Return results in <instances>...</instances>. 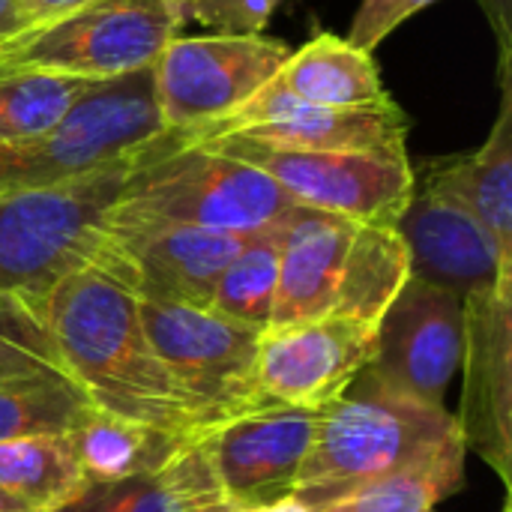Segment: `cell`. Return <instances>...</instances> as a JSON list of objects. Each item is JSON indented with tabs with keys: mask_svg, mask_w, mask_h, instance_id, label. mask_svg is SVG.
Returning a JSON list of instances; mask_svg holds the SVG:
<instances>
[{
	"mask_svg": "<svg viewBox=\"0 0 512 512\" xmlns=\"http://www.w3.org/2000/svg\"><path fill=\"white\" fill-rule=\"evenodd\" d=\"M144 333L183 393L198 435L270 408L258 387L261 333L210 306L138 297Z\"/></svg>",
	"mask_w": 512,
	"mask_h": 512,
	"instance_id": "8992f818",
	"label": "cell"
},
{
	"mask_svg": "<svg viewBox=\"0 0 512 512\" xmlns=\"http://www.w3.org/2000/svg\"><path fill=\"white\" fill-rule=\"evenodd\" d=\"M432 3L438 0H363L354 15L348 42L363 51H375L396 27H402L414 12Z\"/></svg>",
	"mask_w": 512,
	"mask_h": 512,
	"instance_id": "f546056e",
	"label": "cell"
},
{
	"mask_svg": "<svg viewBox=\"0 0 512 512\" xmlns=\"http://www.w3.org/2000/svg\"><path fill=\"white\" fill-rule=\"evenodd\" d=\"M27 27H30V21H27L21 3L18 0H0V45L15 39Z\"/></svg>",
	"mask_w": 512,
	"mask_h": 512,
	"instance_id": "d6a6232c",
	"label": "cell"
},
{
	"mask_svg": "<svg viewBox=\"0 0 512 512\" xmlns=\"http://www.w3.org/2000/svg\"><path fill=\"white\" fill-rule=\"evenodd\" d=\"M279 231V285L270 327L330 318L357 222L309 207H291Z\"/></svg>",
	"mask_w": 512,
	"mask_h": 512,
	"instance_id": "e0dca14e",
	"label": "cell"
},
{
	"mask_svg": "<svg viewBox=\"0 0 512 512\" xmlns=\"http://www.w3.org/2000/svg\"><path fill=\"white\" fill-rule=\"evenodd\" d=\"M512 273L462 297V405L456 417L474 450L510 489L512 453Z\"/></svg>",
	"mask_w": 512,
	"mask_h": 512,
	"instance_id": "8fae6325",
	"label": "cell"
},
{
	"mask_svg": "<svg viewBox=\"0 0 512 512\" xmlns=\"http://www.w3.org/2000/svg\"><path fill=\"white\" fill-rule=\"evenodd\" d=\"M252 237L132 219L108 210L93 261L120 276L138 297L207 306L222 270Z\"/></svg>",
	"mask_w": 512,
	"mask_h": 512,
	"instance_id": "30bf717a",
	"label": "cell"
},
{
	"mask_svg": "<svg viewBox=\"0 0 512 512\" xmlns=\"http://www.w3.org/2000/svg\"><path fill=\"white\" fill-rule=\"evenodd\" d=\"M408 249L411 276L468 297L512 273L495 237L456 201L414 183L411 201L393 225Z\"/></svg>",
	"mask_w": 512,
	"mask_h": 512,
	"instance_id": "2e32d148",
	"label": "cell"
},
{
	"mask_svg": "<svg viewBox=\"0 0 512 512\" xmlns=\"http://www.w3.org/2000/svg\"><path fill=\"white\" fill-rule=\"evenodd\" d=\"M375 351V327L315 318L267 327L258 339V387L267 405L324 411L345 396Z\"/></svg>",
	"mask_w": 512,
	"mask_h": 512,
	"instance_id": "4fadbf2b",
	"label": "cell"
},
{
	"mask_svg": "<svg viewBox=\"0 0 512 512\" xmlns=\"http://www.w3.org/2000/svg\"><path fill=\"white\" fill-rule=\"evenodd\" d=\"M321 411L270 405L204 438L225 501L252 510L294 495Z\"/></svg>",
	"mask_w": 512,
	"mask_h": 512,
	"instance_id": "9a60e30c",
	"label": "cell"
},
{
	"mask_svg": "<svg viewBox=\"0 0 512 512\" xmlns=\"http://www.w3.org/2000/svg\"><path fill=\"white\" fill-rule=\"evenodd\" d=\"M18 3H21L27 21H30V27H33V24L60 18V15H66V12H72V9L90 3V0H18Z\"/></svg>",
	"mask_w": 512,
	"mask_h": 512,
	"instance_id": "1f68e13d",
	"label": "cell"
},
{
	"mask_svg": "<svg viewBox=\"0 0 512 512\" xmlns=\"http://www.w3.org/2000/svg\"><path fill=\"white\" fill-rule=\"evenodd\" d=\"M66 375L108 414L198 438L195 417L156 357L138 294L99 261L66 273L42 297Z\"/></svg>",
	"mask_w": 512,
	"mask_h": 512,
	"instance_id": "6da1fadb",
	"label": "cell"
},
{
	"mask_svg": "<svg viewBox=\"0 0 512 512\" xmlns=\"http://www.w3.org/2000/svg\"><path fill=\"white\" fill-rule=\"evenodd\" d=\"M195 441L198 438L126 420L99 408H93L84 417V423L75 432H69V444L84 477V486L114 483L156 471Z\"/></svg>",
	"mask_w": 512,
	"mask_h": 512,
	"instance_id": "44dd1931",
	"label": "cell"
},
{
	"mask_svg": "<svg viewBox=\"0 0 512 512\" xmlns=\"http://www.w3.org/2000/svg\"><path fill=\"white\" fill-rule=\"evenodd\" d=\"M183 24V0H90L3 42L0 66L105 81L153 66Z\"/></svg>",
	"mask_w": 512,
	"mask_h": 512,
	"instance_id": "52a82bcc",
	"label": "cell"
},
{
	"mask_svg": "<svg viewBox=\"0 0 512 512\" xmlns=\"http://www.w3.org/2000/svg\"><path fill=\"white\" fill-rule=\"evenodd\" d=\"M90 84L75 75L0 66V147L48 132Z\"/></svg>",
	"mask_w": 512,
	"mask_h": 512,
	"instance_id": "d4e9b609",
	"label": "cell"
},
{
	"mask_svg": "<svg viewBox=\"0 0 512 512\" xmlns=\"http://www.w3.org/2000/svg\"><path fill=\"white\" fill-rule=\"evenodd\" d=\"M141 159V156H138ZM138 159L42 189L0 192V294L45 297L93 261L105 216Z\"/></svg>",
	"mask_w": 512,
	"mask_h": 512,
	"instance_id": "5b68a950",
	"label": "cell"
},
{
	"mask_svg": "<svg viewBox=\"0 0 512 512\" xmlns=\"http://www.w3.org/2000/svg\"><path fill=\"white\" fill-rule=\"evenodd\" d=\"M453 441L459 429L444 405L381 390L357 375L345 396L321 411L294 495L309 510H327Z\"/></svg>",
	"mask_w": 512,
	"mask_h": 512,
	"instance_id": "7a4b0ae2",
	"label": "cell"
},
{
	"mask_svg": "<svg viewBox=\"0 0 512 512\" xmlns=\"http://www.w3.org/2000/svg\"><path fill=\"white\" fill-rule=\"evenodd\" d=\"M165 132L153 66L93 81L48 132L0 147V192L57 186L138 159Z\"/></svg>",
	"mask_w": 512,
	"mask_h": 512,
	"instance_id": "277c9868",
	"label": "cell"
},
{
	"mask_svg": "<svg viewBox=\"0 0 512 512\" xmlns=\"http://www.w3.org/2000/svg\"><path fill=\"white\" fill-rule=\"evenodd\" d=\"M282 0H183L186 18L201 21L219 36H261Z\"/></svg>",
	"mask_w": 512,
	"mask_h": 512,
	"instance_id": "f1b7e54d",
	"label": "cell"
},
{
	"mask_svg": "<svg viewBox=\"0 0 512 512\" xmlns=\"http://www.w3.org/2000/svg\"><path fill=\"white\" fill-rule=\"evenodd\" d=\"M408 129L411 120L396 102L384 108H318L294 99L273 75L246 105L207 126L195 144L240 135L303 150H405Z\"/></svg>",
	"mask_w": 512,
	"mask_h": 512,
	"instance_id": "5bb4252c",
	"label": "cell"
},
{
	"mask_svg": "<svg viewBox=\"0 0 512 512\" xmlns=\"http://www.w3.org/2000/svg\"><path fill=\"white\" fill-rule=\"evenodd\" d=\"M501 111L486 144L450 162L432 165L414 183L462 204L512 258V87L510 72L501 75Z\"/></svg>",
	"mask_w": 512,
	"mask_h": 512,
	"instance_id": "ac0fdd59",
	"label": "cell"
},
{
	"mask_svg": "<svg viewBox=\"0 0 512 512\" xmlns=\"http://www.w3.org/2000/svg\"><path fill=\"white\" fill-rule=\"evenodd\" d=\"M204 147L255 165L294 204L357 225L393 228L414 192V165L405 150H303L240 135H222Z\"/></svg>",
	"mask_w": 512,
	"mask_h": 512,
	"instance_id": "ba28073f",
	"label": "cell"
},
{
	"mask_svg": "<svg viewBox=\"0 0 512 512\" xmlns=\"http://www.w3.org/2000/svg\"><path fill=\"white\" fill-rule=\"evenodd\" d=\"M291 57L282 39L267 36H177L153 63L156 102L165 129L180 147L246 105Z\"/></svg>",
	"mask_w": 512,
	"mask_h": 512,
	"instance_id": "9c48e42d",
	"label": "cell"
},
{
	"mask_svg": "<svg viewBox=\"0 0 512 512\" xmlns=\"http://www.w3.org/2000/svg\"><path fill=\"white\" fill-rule=\"evenodd\" d=\"M465 444L462 438L441 447L429 459L396 471L378 483L357 489L327 510L336 512H435V507L462 486Z\"/></svg>",
	"mask_w": 512,
	"mask_h": 512,
	"instance_id": "cb8c5ba5",
	"label": "cell"
},
{
	"mask_svg": "<svg viewBox=\"0 0 512 512\" xmlns=\"http://www.w3.org/2000/svg\"><path fill=\"white\" fill-rule=\"evenodd\" d=\"M318 512H336V510H318Z\"/></svg>",
	"mask_w": 512,
	"mask_h": 512,
	"instance_id": "8d00e7d4",
	"label": "cell"
},
{
	"mask_svg": "<svg viewBox=\"0 0 512 512\" xmlns=\"http://www.w3.org/2000/svg\"><path fill=\"white\" fill-rule=\"evenodd\" d=\"M411 279L408 249L390 225H357L345 255L330 318L378 327L402 285Z\"/></svg>",
	"mask_w": 512,
	"mask_h": 512,
	"instance_id": "7402d4cb",
	"label": "cell"
},
{
	"mask_svg": "<svg viewBox=\"0 0 512 512\" xmlns=\"http://www.w3.org/2000/svg\"><path fill=\"white\" fill-rule=\"evenodd\" d=\"M0 489L36 512H51L72 501L84 489V477L69 435H36L0 444Z\"/></svg>",
	"mask_w": 512,
	"mask_h": 512,
	"instance_id": "603a6c76",
	"label": "cell"
},
{
	"mask_svg": "<svg viewBox=\"0 0 512 512\" xmlns=\"http://www.w3.org/2000/svg\"><path fill=\"white\" fill-rule=\"evenodd\" d=\"M0 512H36L30 504H24V501H18V498H12L9 492H3L0 489Z\"/></svg>",
	"mask_w": 512,
	"mask_h": 512,
	"instance_id": "e575fe53",
	"label": "cell"
},
{
	"mask_svg": "<svg viewBox=\"0 0 512 512\" xmlns=\"http://www.w3.org/2000/svg\"><path fill=\"white\" fill-rule=\"evenodd\" d=\"M276 285H279V231L273 225L267 231H258L237 252V258L222 270L207 306L231 321H240L264 333L270 327Z\"/></svg>",
	"mask_w": 512,
	"mask_h": 512,
	"instance_id": "484cf974",
	"label": "cell"
},
{
	"mask_svg": "<svg viewBox=\"0 0 512 512\" xmlns=\"http://www.w3.org/2000/svg\"><path fill=\"white\" fill-rule=\"evenodd\" d=\"M462 360V297L411 276L375 327V351L360 378L381 390L444 405Z\"/></svg>",
	"mask_w": 512,
	"mask_h": 512,
	"instance_id": "7c38bea8",
	"label": "cell"
},
{
	"mask_svg": "<svg viewBox=\"0 0 512 512\" xmlns=\"http://www.w3.org/2000/svg\"><path fill=\"white\" fill-rule=\"evenodd\" d=\"M276 81L294 99L318 108H384L393 102L372 51L333 33H318L291 51Z\"/></svg>",
	"mask_w": 512,
	"mask_h": 512,
	"instance_id": "ffe728a7",
	"label": "cell"
},
{
	"mask_svg": "<svg viewBox=\"0 0 512 512\" xmlns=\"http://www.w3.org/2000/svg\"><path fill=\"white\" fill-rule=\"evenodd\" d=\"M222 498L207 444L195 441L156 471L84 486L51 512H201Z\"/></svg>",
	"mask_w": 512,
	"mask_h": 512,
	"instance_id": "d6986e66",
	"label": "cell"
},
{
	"mask_svg": "<svg viewBox=\"0 0 512 512\" xmlns=\"http://www.w3.org/2000/svg\"><path fill=\"white\" fill-rule=\"evenodd\" d=\"M96 405L69 378L21 381L0 387V444L36 438V435H69Z\"/></svg>",
	"mask_w": 512,
	"mask_h": 512,
	"instance_id": "4316f807",
	"label": "cell"
},
{
	"mask_svg": "<svg viewBox=\"0 0 512 512\" xmlns=\"http://www.w3.org/2000/svg\"><path fill=\"white\" fill-rule=\"evenodd\" d=\"M486 18L492 21V30L498 36L501 63L512 60V0H480Z\"/></svg>",
	"mask_w": 512,
	"mask_h": 512,
	"instance_id": "4dcf8cb0",
	"label": "cell"
},
{
	"mask_svg": "<svg viewBox=\"0 0 512 512\" xmlns=\"http://www.w3.org/2000/svg\"><path fill=\"white\" fill-rule=\"evenodd\" d=\"M201 512H240V510H237V507H234L231 501H225V498H222V501H216V504L204 507V510H201Z\"/></svg>",
	"mask_w": 512,
	"mask_h": 512,
	"instance_id": "d590c367",
	"label": "cell"
},
{
	"mask_svg": "<svg viewBox=\"0 0 512 512\" xmlns=\"http://www.w3.org/2000/svg\"><path fill=\"white\" fill-rule=\"evenodd\" d=\"M45 378L69 375L48 330L42 300L12 291L0 294V387Z\"/></svg>",
	"mask_w": 512,
	"mask_h": 512,
	"instance_id": "83f0119b",
	"label": "cell"
},
{
	"mask_svg": "<svg viewBox=\"0 0 512 512\" xmlns=\"http://www.w3.org/2000/svg\"><path fill=\"white\" fill-rule=\"evenodd\" d=\"M291 207L297 204L282 186L255 165L204 144L180 147V135L165 132L126 174L111 213L204 231L258 234L279 225Z\"/></svg>",
	"mask_w": 512,
	"mask_h": 512,
	"instance_id": "3957f363",
	"label": "cell"
},
{
	"mask_svg": "<svg viewBox=\"0 0 512 512\" xmlns=\"http://www.w3.org/2000/svg\"><path fill=\"white\" fill-rule=\"evenodd\" d=\"M240 512H315L309 510L297 495H288V498H279L273 504H264V507H252V510H240Z\"/></svg>",
	"mask_w": 512,
	"mask_h": 512,
	"instance_id": "836d02e7",
	"label": "cell"
}]
</instances>
